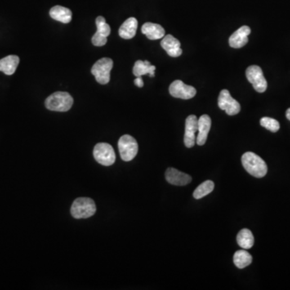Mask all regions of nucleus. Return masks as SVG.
Wrapping results in <instances>:
<instances>
[{
    "instance_id": "f257e3e1",
    "label": "nucleus",
    "mask_w": 290,
    "mask_h": 290,
    "mask_svg": "<svg viewBox=\"0 0 290 290\" xmlns=\"http://www.w3.org/2000/svg\"><path fill=\"white\" fill-rule=\"evenodd\" d=\"M242 165L251 176L261 178L268 173V166L265 161L256 153L247 152L242 156Z\"/></svg>"
},
{
    "instance_id": "f03ea898",
    "label": "nucleus",
    "mask_w": 290,
    "mask_h": 290,
    "mask_svg": "<svg viewBox=\"0 0 290 290\" xmlns=\"http://www.w3.org/2000/svg\"><path fill=\"white\" fill-rule=\"evenodd\" d=\"M73 104V97L69 93L63 91L54 93L45 100V107L53 112H68Z\"/></svg>"
},
{
    "instance_id": "7ed1b4c3",
    "label": "nucleus",
    "mask_w": 290,
    "mask_h": 290,
    "mask_svg": "<svg viewBox=\"0 0 290 290\" xmlns=\"http://www.w3.org/2000/svg\"><path fill=\"white\" fill-rule=\"evenodd\" d=\"M96 205L90 198H78L71 206V215L75 219H87L95 215Z\"/></svg>"
},
{
    "instance_id": "20e7f679",
    "label": "nucleus",
    "mask_w": 290,
    "mask_h": 290,
    "mask_svg": "<svg viewBox=\"0 0 290 290\" xmlns=\"http://www.w3.org/2000/svg\"><path fill=\"white\" fill-rule=\"evenodd\" d=\"M113 68V60L111 58H103L94 64L91 73L99 83L106 85L111 79V71Z\"/></svg>"
},
{
    "instance_id": "39448f33",
    "label": "nucleus",
    "mask_w": 290,
    "mask_h": 290,
    "mask_svg": "<svg viewBox=\"0 0 290 290\" xmlns=\"http://www.w3.org/2000/svg\"><path fill=\"white\" fill-rule=\"evenodd\" d=\"M118 151L122 161H131L138 153L137 141L132 136L124 135L121 136L118 142Z\"/></svg>"
},
{
    "instance_id": "423d86ee",
    "label": "nucleus",
    "mask_w": 290,
    "mask_h": 290,
    "mask_svg": "<svg viewBox=\"0 0 290 290\" xmlns=\"http://www.w3.org/2000/svg\"><path fill=\"white\" fill-rule=\"evenodd\" d=\"M94 157L100 165L104 166H112L116 159L114 148L107 143H99L95 145Z\"/></svg>"
},
{
    "instance_id": "0eeeda50",
    "label": "nucleus",
    "mask_w": 290,
    "mask_h": 290,
    "mask_svg": "<svg viewBox=\"0 0 290 290\" xmlns=\"http://www.w3.org/2000/svg\"><path fill=\"white\" fill-rule=\"evenodd\" d=\"M246 77L257 92L264 93L267 90L268 82L260 66L251 65L248 67L246 70Z\"/></svg>"
},
{
    "instance_id": "6e6552de",
    "label": "nucleus",
    "mask_w": 290,
    "mask_h": 290,
    "mask_svg": "<svg viewBox=\"0 0 290 290\" xmlns=\"http://www.w3.org/2000/svg\"><path fill=\"white\" fill-rule=\"evenodd\" d=\"M218 104L219 108L224 111L228 116H235L240 112V104L231 96L230 92L228 90H221Z\"/></svg>"
},
{
    "instance_id": "1a4fd4ad",
    "label": "nucleus",
    "mask_w": 290,
    "mask_h": 290,
    "mask_svg": "<svg viewBox=\"0 0 290 290\" xmlns=\"http://www.w3.org/2000/svg\"><path fill=\"white\" fill-rule=\"evenodd\" d=\"M170 93L174 98L190 99L195 96L197 90L193 86L185 85L182 81L176 80L170 85Z\"/></svg>"
},
{
    "instance_id": "9d476101",
    "label": "nucleus",
    "mask_w": 290,
    "mask_h": 290,
    "mask_svg": "<svg viewBox=\"0 0 290 290\" xmlns=\"http://www.w3.org/2000/svg\"><path fill=\"white\" fill-rule=\"evenodd\" d=\"M198 119L197 116H188L185 119V135H184V143L186 148H193L195 144V134L198 131Z\"/></svg>"
},
{
    "instance_id": "9b49d317",
    "label": "nucleus",
    "mask_w": 290,
    "mask_h": 290,
    "mask_svg": "<svg viewBox=\"0 0 290 290\" xmlns=\"http://www.w3.org/2000/svg\"><path fill=\"white\" fill-rule=\"evenodd\" d=\"M166 179L171 185L183 186L191 182L192 177L189 174L180 172L174 168H169L166 172Z\"/></svg>"
},
{
    "instance_id": "f8f14e48",
    "label": "nucleus",
    "mask_w": 290,
    "mask_h": 290,
    "mask_svg": "<svg viewBox=\"0 0 290 290\" xmlns=\"http://www.w3.org/2000/svg\"><path fill=\"white\" fill-rule=\"evenodd\" d=\"M251 28L248 26H242L233 33L229 38V45L234 49H240L247 45Z\"/></svg>"
},
{
    "instance_id": "ddd939ff",
    "label": "nucleus",
    "mask_w": 290,
    "mask_h": 290,
    "mask_svg": "<svg viewBox=\"0 0 290 290\" xmlns=\"http://www.w3.org/2000/svg\"><path fill=\"white\" fill-rule=\"evenodd\" d=\"M211 127V118L207 115H203L198 119V136L196 138V143L199 146L204 145L207 140L209 131Z\"/></svg>"
},
{
    "instance_id": "4468645a",
    "label": "nucleus",
    "mask_w": 290,
    "mask_h": 290,
    "mask_svg": "<svg viewBox=\"0 0 290 290\" xmlns=\"http://www.w3.org/2000/svg\"><path fill=\"white\" fill-rule=\"evenodd\" d=\"M161 47L166 50L168 55L172 58H177L182 54V50L180 49V41L172 35H167L164 37L161 42Z\"/></svg>"
},
{
    "instance_id": "2eb2a0df",
    "label": "nucleus",
    "mask_w": 290,
    "mask_h": 290,
    "mask_svg": "<svg viewBox=\"0 0 290 290\" xmlns=\"http://www.w3.org/2000/svg\"><path fill=\"white\" fill-rule=\"evenodd\" d=\"M141 32L151 41L163 38L166 34V31L162 26L149 22L142 26Z\"/></svg>"
},
{
    "instance_id": "dca6fc26",
    "label": "nucleus",
    "mask_w": 290,
    "mask_h": 290,
    "mask_svg": "<svg viewBox=\"0 0 290 290\" xmlns=\"http://www.w3.org/2000/svg\"><path fill=\"white\" fill-rule=\"evenodd\" d=\"M137 19L134 17L128 18L124 23L120 26L118 29L119 37L124 40H130L133 38L137 30Z\"/></svg>"
},
{
    "instance_id": "f3484780",
    "label": "nucleus",
    "mask_w": 290,
    "mask_h": 290,
    "mask_svg": "<svg viewBox=\"0 0 290 290\" xmlns=\"http://www.w3.org/2000/svg\"><path fill=\"white\" fill-rule=\"evenodd\" d=\"M19 58L15 55H9L0 60V71L6 75H12L17 69Z\"/></svg>"
},
{
    "instance_id": "a211bd4d",
    "label": "nucleus",
    "mask_w": 290,
    "mask_h": 290,
    "mask_svg": "<svg viewBox=\"0 0 290 290\" xmlns=\"http://www.w3.org/2000/svg\"><path fill=\"white\" fill-rule=\"evenodd\" d=\"M50 15L57 21L61 22L64 24H68L72 19V11L64 6H55L52 7Z\"/></svg>"
},
{
    "instance_id": "6ab92c4d",
    "label": "nucleus",
    "mask_w": 290,
    "mask_h": 290,
    "mask_svg": "<svg viewBox=\"0 0 290 290\" xmlns=\"http://www.w3.org/2000/svg\"><path fill=\"white\" fill-rule=\"evenodd\" d=\"M156 66L151 64L148 60H139L135 63L133 67V74L135 77H142L145 74H149L150 77H154Z\"/></svg>"
},
{
    "instance_id": "aec40b11",
    "label": "nucleus",
    "mask_w": 290,
    "mask_h": 290,
    "mask_svg": "<svg viewBox=\"0 0 290 290\" xmlns=\"http://www.w3.org/2000/svg\"><path fill=\"white\" fill-rule=\"evenodd\" d=\"M254 242L255 239L253 234L247 228L242 229L237 234V243L242 248L244 249L251 248L253 247Z\"/></svg>"
},
{
    "instance_id": "412c9836",
    "label": "nucleus",
    "mask_w": 290,
    "mask_h": 290,
    "mask_svg": "<svg viewBox=\"0 0 290 290\" xmlns=\"http://www.w3.org/2000/svg\"><path fill=\"white\" fill-rule=\"evenodd\" d=\"M234 264L238 269H244L252 262V256L245 250H238L234 253Z\"/></svg>"
},
{
    "instance_id": "4be33fe9",
    "label": "nucleus",
    "mask_w": 290,
    "mask_h": 290,
    "mask_svg": "<svg viewBox=\"0 0 290 290\" xmlns=\"http://www.w3.org/2000/svg\"><path fill=\"white\" fill-rule=\"evenodd\" d=\"M214 189H215V183L213 182L212 180H206L196 188L195 190L193 191V198L195 199L204 198L206 195H208L209 193L213 192Z\"/></svg>"
},
{
    "instance_id": "5701e85b",
    "label": "nucleus",
    "mask_w": 290,
    "mask_h": 290,
    "mask_svg": "<svg viewBox=\"0 0 290 290\" xmlns=\"http://www.w3.org/2000/svg\"><path fill=\"white\" fill-rule=\"evenodd\" d=\"M97 26V32L103 35V37H108L111 34V27L107 24L105 18L103 16H99L95 20Z\"/></svg>"
},
{
    "instance_id": "b1692460",
    "label": "nucleus",
    "mask_w": 290,
    "mask_h": 290,
    "mask_svg": "<svg viewBox=\"0 0 290 290\" xmlns=\"http://www.w3.org/2000/svg\"><path fill=\"white\" fill-rule=\"evenodd\" d=\"M260 122L262 127H265V128L268 129L269 131H272V132H277V131H279V122L274 119V118L264 117V118L260 119Z\"/></svg>"
},
{
    "instance_id": "393cba45",
    "label": "nucleus",
    "mask_w": 290,
    "mask_h": 290,
    "mask_svg": "<svg viewBox=\"0 0 290 290\" xmlns=\"http://www.w3.org/2000/svg\"><path fill=\"white\" fill-rule=\"evenodd\" d=\"M93 45L97 47H101L105 45L108 42V37H103V35L99 34V32H95V34L93 36L91 39Z\"/></svg>"
},
{
    "instance_id": "a878e982",
    "label": "nucleus",
    "mask_w": 290,
    "mask_h": 290,
    "mask_svg": "<svg viewBox=\"0 0 290 290\" xmlns=\"http://www.w3.org/2000/svg\"><path fill=\"white\" fill-rule=\"evenodd\" d=\"M134 83L135 84V86H137L140 88L144 86V82H143V79H142L141 77H136L135 81H134Z\"/></svg>"
},
{
    "instance_id": "bb28decb",
    "label": "nucleus",
    "mask_w": 290,
    "mask_h": 290,
    "mask_svg": "<svg viewBox=\"0 0 290 290\" xmlns=\"http://www.w3.org/2000/svg\"><path fill=\"white\" fill-rule=\"evenodd\" d=\"M286 118H288L289 120L290 121V108H289L287 111H286Z\"/></svg>"
}]
</instances>
